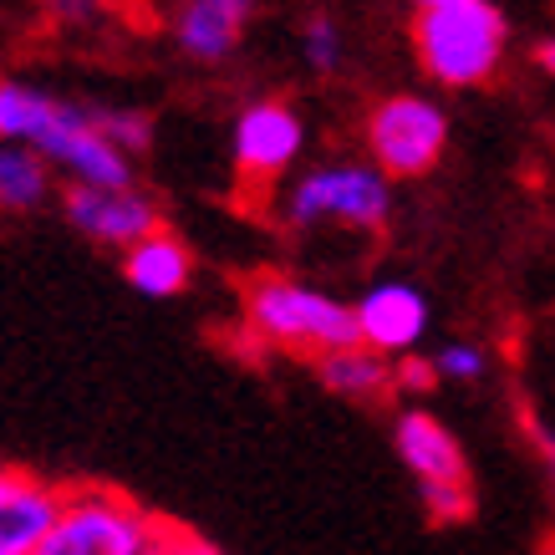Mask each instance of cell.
Returning <instances> with one entry per match:
<instances>
[{"mask_svg":"<svg viewBox=\"0 0 555 555\" xmlns=\"http://www.w3.org/2000/svg\"><path fill=\"white\" fill-rule=\"evenodd\" d=\"M0 143L41 153L51 169L87 189H133V158H122L92 122V107L67 102L47 87L0 77Z\"/></svg>","mask_w":555,"mask_h":555,"instance_id":"1","label":"cell"},{"mask_svg":"<svg viewBox=\"0 0 555 555\" xmlns=\"http://www.w3.org/2000/svg\"><path fill=\"white\" fill-rule=\"evenodd\" d=\"M509 26L494 0H438L413 21L423 72L443 87H479L505 62Z\"/></svg>","mask_w":555,"mask_h":555,"instance_id":"2","label":"cell"},{"mask_svg":"<svg viewBox=\"0 0 555 555\" xmlns=\"http://www.w3.org/2000/svg\"><path fill=\"white\" fill-rule=\"evenodd\" d=\"M245 321L255 337H266L270 347H296V352H347L362 347L357 332V311L326 291L291 281V275H260L245 291Z\"/></svg>","mask_w":555,"mask_h":555,"instance_id":"3","label":"cell"},{"mask_svg":"<svg viewBox=\"0 0 555 555\" xmlns=\"http://www.w3.org/2000/svg\"><path fill=\"white\" fill-rule=\"evenodd\" d=\"M164 520L107 485L67 489L62 515L36 555H153Z\"/></svg>","mask_w":555,"mask_h":555,"instance_id":"4","label":"cell"},{"mask_svg":"<svg viewBox=\"0 0 555 555\" xmlns=\"http://www.w3.org/2000/svg\"><path fill=\"white\" fill-rule=\"evenodd\" d=\"M281 215L291 230H383L392 219V179L377 164H317L286 189Z\"/></svg>","mask_w":555,"mask_h":555,"instance_id":"5","label":"cell"},{"mask_svg":"<svg viewBox=\"0 0 555 555\" xmlns=\"http://www.w3.org/2000/svg\"><path fill=\"white\" fill-rule=\"evenodd\" d=\"M367 149L387 179H418L449 149V113L418 92L383 98L367 118Z\"/></svg>","mask_w":555,"mask_h":555,"instance_id":"6","label":"cell"},{"mask_svg":"<svg viewBox=\"0 0 555 555\" xmlns=\"http://www.w3.org/2000/svg\"><path fill=\"white\" fill-rule=\"evenodd\" d=\"M301 153H306V122H301V113L281 98L250 102L235 118V128H230V158H235V169L245 173V179H255V184L281 179Z\"/></svg>","mask_w":555,"mask_h":555,"instance_id":"7","label":"cell"},{"mask_svg":"<svg viewBox=\"0 0 555 555\" xmlns=\"http://www.w3.org/2000/svg\"><path fill=\"white\" fill-rule=\"evenodd\" d=\"M62 215L77 235L98 240V245H113V250H133L138 240H149L164 230L158 219V204L138 189H87L72 184L62 194Z\"/></svg>","mask_w":555,"mask_h":555,"instance_id":"8","label":"cell"},{"mask_svg":"<svg viewBox=\"0 0 555 555\" xmlns=\"http://www.w3.org/2000/svg\"><path fill=\"white\" fill-rule=\"evenodd\" d=\"M357 311V332H362V347L383 357H408L428 332V296H423L413 281H372L362 291Z\"/></svg>","mask_w":555,"mask_h":555,"instance_id":"9","label":"cell"},{"mask_svg":"<svg viewBox=\"0 0 555 555\" xmlns=\"http://www.w3.org/2000/svg\"><path fill=\"white\" fill-rule=\"evenodd\" d=\"M62 500L67 489L0 464V555H36V545L62 515Z\"/></svg>","mask_w":555,"mask_h":555,"instance_id":"10","label":"cell"},{"mask_svg":"<svg viewBox=\"0 0 555 555\" xmlns=\"http://www.w3.org/2000/svg\"><path fill=\"white\" fill-rule=\"evenodd\" d=\"M392 449L403 459V469L418 485H469V459L459 449L454 428L434 418L428 408H403L392 423Z\"/></svg>","mask_w":555,"mask_h":555,"instance_id":"11","label":"cell"},{"mask_svg":"<svg viewBox=\"0 0 555 555\" xmlns=\"http://www.w3.org/2000/svg\"><path fill=\"white\" fill-rule=\"evenodd\" d=\"M255 21V0H179L173 11V41L189 62L219 67L230 62Z\"/></svg>","mask_w":555,"mask_h":555,"instance_id":"12","label":"cell"},{"mask_svg":"<svg viewBox=\"0 0 555 555\" xmlns=\"http://www.w3.org/2000/svg\"><path fill=\"white\" fill-rule=\"evenodd\" d=\"M122 275H128V286L138 296H153V301H169L179 291L189 286V275H194V255L179 235L169 230H158V235L138 240L133 250H122Z\"/></svg>","mask_w":555,"mask_h":555,"instance_id":"13","label":"cell"},{"mask_svg":"<svg viewBox=\"0 0 555 555\" xmlns=\"http://www.w3.org/2000/svg\"><path fill=\"white\" fill-rule=\"evenodd\" d=\"M317 377L326 392L352 398V403H372L392 387V357L372 352V347H347V352L317 357Z\"/></svg>","mask_w":555,"mask_h":555,"instance_id":"14","label":"cell"},{"mask_svg":"<svg viewBox=\"0 0 555 555\" xmlns=\"http://www.w3.org/2000/svg\"><path fill=\"white\" fill-rule=\"evenodd\" d=\"M51 199V164L21 143H0V209H41Z\"/></svg>","mask_w":555,"mask_h":555,"instance_id":"15","label":"cell"},{"mask_svg":"<svg viewBox=\"0 0 555 555\" xmlns=\"http://www.w3.org/2000/svg\"><path fill=\"white\" fill-rule=\"evenodd\" d=\"M92 122L122 158H138L153 149V118L143 107H92Z\"/></svg>","mask_w":555,"mask_h":555,"instance_id":"16","label":"cell"},{"mask_svg":"<svg viewBox=\"0 0 555 555\" xmlns=\"http://www.w3.org/2000/svg\"><path fill=\"white\" fill-rule=\"evenodd\" d=\"M301 56L306 67L321 72V77H332V72H341V62H347V41H341V26L332 16H306L301 26Z\"/></svg>","mask_w":555,"mask_h":555,"instance_id":"17","label":"cell"},{"mask_svg":"<svg viewBox=\"0 0 555 555\" xmlns=\"http://www.w3.org/2000/svg\"><path fill=\"white\" fill-rule=\"evenodd\" d=\"M434 367H438V383H479L489 372V357L485 347H474V341H443L434 352Z\"/></svg>","mask_w":555,"mask_h":555,"instance_id":"18","label":"cell"},{"mask_svg":"<svg viewBox=\"0 0 555 555\" xmlns=\"http://www.w3.org/2000/svg\"><path fill=\"white\" fill-rule=\"evenodd\" d=\"M418 500L434 525H464L474 515V485H418Z\"/></svg>","mask_w":555,"mask_h":555,"instance_id":"19","label":"cell"},{"mask_svg":"<svg viewBox=\"0 0 555 555\" xmlns=\"http://www.w3.org/2000/svg\"><path fill=\"white\" fill-rule=\"evenodd\" d=\"M392 387H398V392H408V398H423V392H434V387H438L434 357H418V352L398 357V362H392Z\"/></svg>","mask_w":555,"mask_h":555,"instance_id":"20","label":"cell"},{"mask_svg":"<svg viewBox=\"0 0 555 555\" xmlns=\"http://www.w3.org/2000/svg\"><path fill=\"white\" fill-rule=\"evenodd\" d=\"M153 555H224V551H219L215 540H204L199 530H189V525L164 520V530H158V545H153Z\"/></svg>","mask_w":555,"mask_h":555,"instance_id":"21","label":"cell"},{"mask_svg":"<svg viewBox=\"0 0 555 555\" xmlns=\"http://www.w3.org/2000/svg\"><path fill=\"white\" fill-rule=\"evenodd\" d=\"M525 434H530V443H535L540 469H545V485H551V494H555V428L545 418H535V413H525Z\"/></svg>","mask_w":555,"mask_h":555,"instance_id":"22","label":"cell"},{"mask_svg":"<svg viewBox=\"0 0 555 555\" xmlns=\"http://www.w3.org/2000/svg\"><path fill=\"white\" fill-rule=\"evenodd\" d=\"M51 5H56L67 21H92L102 11V0H51Z\"/></svg>","mask_w":555,"mask_h":555,"instance_id":"23","label":"cell"},{"mask_svg":"<svg viewBox=\"0 0 555 555\" xmlns=\"http://www.w3.org/2000/svg\"><path fill=\"white\" fill-rule=\"evenodd\" d=\"M535 62H540V72H551V77H555V36L535 47Z\"/></svg>","mask_w":555,"mask_h":555,"instance_id":"24","label":"cell"},{"mask_svg":"<svg viewBox=\"0 0 555 555\" xmlns=\"http://www.w3.org/2000/svg\"><path fill=\"white\" fill-rule=\"evenodd\" d=\"M540 555H555V540H545V545H540Z\"/></svg>","mask_w":555,"mask_h":555,"instance_id":"25","label":"cell"},{"mask_svg":"<svg viewBox=\"0 0 555 555\" xmlns=\"http://www.w3.org/2000/svg\"><path fill=\"white\" fill-rule=\"evenodd\" d=\"M413 5H418V11H428V5H438V0H413Z\"/></svg>","mask_w":555,"mask_h":555,"instance_id":"26","label":"cell"}]
</instances>
